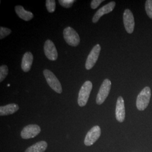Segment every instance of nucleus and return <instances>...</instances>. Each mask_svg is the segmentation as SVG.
I'll return each instance as SVG.
<instances>
[{
    "instance_id": "1",
    "label": "nucleus",
    "mask_w": 152,
    "mask_h": 152,
    "mask_svg": "<svg viewBox=\"0 0 152 152\" xmlns=\"http://www.w3.org/2000/svg\"><path fill=\"white\" fill-rule=\"evenodd\" d=\"M151 97V90L149 87H144L137 95L136 99V107L139 110L142 111L148 106Z\"/></svg>"
},
{
    "instance_id": "2",
    "label": "nucleus",
    "mask_w": 152,
    "mask_h": 152,
    "mask_svg": "<svg viewBox=\"0 0 152 152\" xmlns=\"http://www.w3.org/2000/svg\"><path fill=\"white\" fill-rule=\"evenodd\" d=\"M92 89V82L90 81L85 82L82 86L78 98V104L80 107H84L86 105Z\"/></svg>"
},
{
    "instance_id": "3",
    "label": "nucleus",
    "mask_w": 152,
    "mask_h": 152,
    "mask_svg": "<svg viewBox=\"0 0 152 152\" xmlns=\"http://www.w3.org/2000/svg\"><path fill=\"white\" fill-rule=\"evenodd\" d=\"M63 36L65 41L69 45L76 47L80 44V38L78 34L71 27L65 28L63 31Z\"/></svg>"
},
{
    "instance_id": "4",
    "label": "nucleus",
    "mask_w": 152,
    "mask_h": 152,
    "mask_svg": "<svg viewBox=\"0 0 152 152\" xmlns=\"http://www.w3.org/2000/svg\"><path fill=\"white\" fill-rule=\"evenodd\" d=\"M44 76L48 85L55 92L59 94L62 92V87L60 81L51 71L45 69L44 72Z\"/></svg>"
},
{
    "instance_id": "5",
    "label": "nucleus",
    "mask_w": 152,
    "mask_h": 152,
    "mask_svg": "<svg viewBox=\"0 0 152 152\" xmlns=\"http://www.w3.org/2000/svg\"><path fill=\"white\" fill-rule=\"evenodd\" d=\"M111 85V81L109 79H105L104 80L97 95L96 99L97 104L101 105L105 102L110 91Z\"/></svg>"
},
{
    "instance_id": "6",
    "label": "nucleus",
    "mask_w": 152,
    "mask_h": 152,
    "mask_svg": "<svg viewBox=\"0 0 152 152\" xmlns=\"http://www.w3.org/2000/svg\"><path fill=\"white\" fill-rule=\"evenodd\" d=\"M101 135V129L99 126H95L88 132L85 136L84 143L86 146H91L98 140Z\"/></svg>"
},
{
    "instance_id": "7",
    "label": "nucleus",
    "mask_w": 152,
    "mask_h": 152,
    "mask_svg": "<svg viewBox=\"0 0 152 152\" xmlns=\"http://www.w3.org/2000/svg\"><path fill=\"white\" fill-rule=\"evenodd\" d=\"M100 50H101V46L99 44L96 45L92 48L91 52L88 55L87 60L86 61L85 66H86V69L87 70L91 69L96 64L98 58H99Z\"/></svg>"
},
{
    "instance_id": "8",
    "label": "nucleus",
    "mask_w": 152,
    "mask_h": 152,
    "mask_svg": "<svg viewBox=\"0 0 152 152\" xmlns=\"http://www.w3.org/2000/svg\"><path fill=\"white\" fill-rule=\"evenodd\" d=\"M41 132L40 127L37 125H29L25 126L22 130L20 135L24 139L33 138L38 135Z\"/></svg>"
},
{
    "instance_id": "9",
    "label": "nucleus",
    "mask_w": 152,
    "mask_h": 152,
    "mask_svg": "<svg viewBox=\"0 0 152 152\" xmlns=\"http://www.w3.org/2000/svg\"><path fill=\"white\" fill-rule=\"evenodd\" d=\"M124 24L127 32L131 34L134 32L135 28L134 17L132 11L129 9H126L123 16Z\"/></svg>"
},
{
    "instance_id": "10",
    "label": "nucleus",
    "mask_w": 152,
    "mask_h": 152,
    "mask_svg": "<svg viewBox=\"0 0 152 152\" xmlns=\"http://www.w3.org/2000/svg\"><path fill=\"white\" fill-rule=\"evenodd\" d=\"M44 52L46 56L51 61H55L58 59V52L53 42L50 39L46 41L44 45Z\"/></svg>"
},
{
    "instance_id": "11",
    "label": "nucleus",
    "mask_w": 152,
    "mask_h": 152,
    "mask_svg": "<svg viewBox=\"0 0 152 152\" xmlns=\"http://www.w3.org/2000/svg\"><path fill=\"white\" fill-rule=\"evenodd\" d=\"M115 6V2L114 1H112L109 2L108 4H107V5L104 6L100 9H99L93 17L92 22L94 23H97L102 16L113 11L114 10Z\"/></svg>"
},
{
    "instance_id": "12",
    "label": "nucleus",
    "mask_w": 152,
    "mask_h": 152,
    "mask_svg": "<svg viewBox=\"0 0 152 152\" xmlns=\"http://www.w3.org/2000/svg\"><path fill=\"white\" fill-rule=\"evenodd\" d=\"M115 118L119 122H123L125 118V102L122 96L117 99L115 108Z\"/></svg>"
},
{
    "instance_id": "13",
    "label": "nucleus",
    "mask_w": 152,
    "mask_h": 152,
    "mask_svg": "<svg viewBox=\"0 0 152 152\" xmlns=\"http://www.w3.org/2000/svg\"><path fill=\"white\" fill-rule=\"evenodd\" d=\"M33 61V56L31 52L26 53L22 58V66L23 71L25 72H27L30 71L32 65Z\"/></svg>"
},
{
    "instance_id": "14",
    "label": "nucleus",
    "mask_w": 152,
    "mask_h": 152,
    "mask_svg": "<svg viewBox=\"0 0 152 152\" xmlns=\"http://www.w3.org/2000/svg\"><path fill=\"white\" fill-rule=\"evenodd\" d=\"M15 10L18 16L25 21L31 20L34 16L32 12L26 10L22 6H16L15 7Z\"/></svg>"
},
{
    "instance_id": "15",
    "label": "nucleus",
    "mask_w": 152,
    "mask_h": 152,
    "mask_svg": "<svg viewBox=\"0 0 152 152\" xmlns=\"http://www.w3.org/2000/svg\"><path fill=\"white\" fill-rule=\"evenodd\" d=\"M19 109V105L15 103L7 104L5 106H1L0 107V115L1 116H4L13 114L17 112Z\"/></svg>"
},
{
    "instance_id": "16",
    "label": "nucleus",
    "mask_w": 152,
    "mask_h": 152,
    "mask_svg": "<svg viewBox=\"0 0 152 152\" xmlns=\"http://www.w3.org/2000/svg\"><path fill=\"white\" fill-rule=\"evenodd\" d=\"M47 148L48 143L46 141H39L28 148L25 152H44Z\"/></svg>"
},
{
    "instance_id": "17",
    "label": "nucleus",
    "mask_w": 152,
    "mask_h": 152,
    "mask_svg": "<svg viewBox=\"0 0 152 152\" xmlns=\"http://www.w3.org/2000/svg\"><path fill=\"white\" fill-rule=\"evenodd\" d=\"M8 67L7 65H1L0 66V82H2L8 75Z\"/></svg>"
},
{
    "instance_id": "18",
    "label": "nucleus",
    "mask_w": 152,
    "mask_h": 152,
    "mask_svg": "<svg viewBox=\"0 0 152 152\" xmlns=\"http://www.w3.org/2000/svg\"><path fill=\"white\" fill-rule=\"evenodd\" d=\"M46 6L48 11L50 13L54 12L56 9V3L54 0H47L46 1Z\"/></svg>"
},
{
    "instance_id": "19",
    "label": "nucleus",
    "mask_w": 152,
    "mask_h": 152,
    "mask_svg": "<svg viewBox=\"0 0 152 152\" xmlns=\"http://www.w3.org/2000/svg\"><path fill=\"white\" fill-rule=\"evenodd\" d=\"M145 8L148 16L152 19V0L146 1Z\"/></svg>"
},
{
    "instance_id": "20",
    "label": "nucleus",
    "mask_w": 152,
    "mask_h": 152,
    "mask_svg": "<svg viewBox=\"0 0 152 152\" xmlns=\"http://www.w3.org/2000/svg\"><path fill=\"white\" fill-rule=\"evenodd\" d=\"M11 33V30L7 28L1 27L0 28V39H3L9 36Z\"/></svg>"
},
{
    "instance_id": "21",
    "label": "nucleus",
    "mask_w": 152,
    "mask_h": 152,
    "mask_svg": "<svg viewBox=\"0 0 152 152\" xmlns=\"http://www.w3.org/2000/svg\"><path fill=\"white\" fill-rule=\"evenodd\" d=\"M75 2L74 0H59V2L61 5L65 8H70Z\"/></svg>"
},
{
    "instance_id": "22",
    "label": "nucleus",
    "mask_w": 152,
    "mask_h": 152,
    "mask_svg": "<svg viewBox=\"0 0 152 152\" xmlns=\"http://www.w3.org/2000/svg\"><path fill=\"white\" fill-rule=\"evenodd\" d=\"M103 1H104L103 0H93L91 1V7L92 8V9H95Z\"/></svg>"
}]
</instances>
